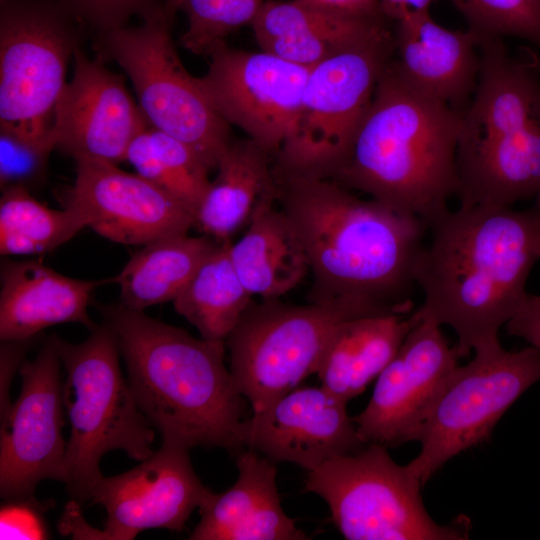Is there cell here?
<instances>
[{
  "instance_id": "1",
  "label": "cell",
  "mask_w": 540,
  "mask_h": 540,
  "mask_svg": "<svg viewBox=\"0 0 540 540\" xmlns=\"http://www.w3.org/2000/svg\"><path fill=\"white\" fill-rule=\"evenodd\" d=\"M415 269L423 293L417 321L447 325L459 357L500 344L498 332L527 295L540 260V194L532 206H459L428 229Z\"/></svg>"
},
{
  "instance_id": "2",
  "label": "cell",
  "mask_w": 540,
  "mask_h": 540,
  "mask_svg": "<svg viewBox=\"0 0 540 540\" xmlns=\"http://www.w3.org/2000/svg\"><path fill=\"white\" fill-rule=\"evenodd\" d=\"M276 204L309 263L310 302L349 300L408 314L427 227L327 178H274Z\"/></svg>"
},
{
  "instance_id": "3",
  "label": "cell",
  "mask_w": 540,
  "mask_h": 540,
  "mask_svg": "<svg viewBox=\"0 0 540 540\" xmlns=\"http://www.w3.org/2000/svg\"><path fill=\"white\" fill-rule=\"evenodd\" d=\"M462 115L411 82L392 59L350 156L332 180L418 218L428 229L458 191Z\"/></svg>"
},
{
  "instance_id": "4",
  "label": "cell",
  "mask_w": 540,
  "mask_h": 540,
  "mask_svg": "<svg viewBox=\"0 0 540 540\" xmlns=\"http://www.w3.org/2000/svg\"><path fill=\"white\" fill-rule=\"evenodd\" d=\"M100 310L136 402L162 441L237 452L245 397L224 364V342L195 338L122 303Z\"/></svg>"
},
{
  "instance_id": "5",
  "label": "cell",
  "mask_w": 540,
  "mask_h": 540,
  "mask_svg": "<svg viewBox=\"0 0 540 540\" xmlns=\"http://www.w3.org/2000/svg\"><path fill=\"white\" fill-rule=\"evenodd\" d=\"M87 339L73 344L56 336L66 377L63 404L70 424L63 479L74 501H89L103 477L100 461L109 451L122 450L142 461L152 453L155 429L140 410L123 377L117 336L104 321Z\"/></svg>"
},
{
  "instance_id": "6",
  "label": "cell",
  "mask_w": 540,
  "mask_h": 540,
  "mask_svg": "<svg viewBox=\"0 0 540 540\" xmlns=\"http://www.w3.org/2000/svg\"><path fill=\"white\" fill-rule=\"evenodd\" d=\"M394 53L391 27L311 67L295 128L275 156L274 178L332 179L341 170Z\"/></svg>"
},
{
  "instance_id": "7",
  "label": "cell",
  "mask_w": 540,
  "mask_h": 540,
  "mask_svg": "<svg viewBox=\"0 0 540 540\" xmlns=\"http://www.w3.org/2000/svg\"><path fill=\"white\" fill-rule=\"evenodd\" d=\"M372 314L398 313L342 299L305 305L251 301L226 341L230 373L253 413L315 374L327 342L342 322Z\"/></svg>"
},
{
  "instance_id": "8",
  "label": "cell",
  "mask_w": 540,
  "mask_h": 540,
  "mask_svg": "<svg viewBox=\"0 0 540 540\" xmlns=\"http://www.w3.org/2000/svg\"><path fill=\"white\" fill-rule=\"evenodd\" d=\"M142 18L138 27L100 33L99 58L125 71L149 126L184 142L216 170L232 141L229 124L181 62L170 36L173 16L158 6Z\"/></svg>"
},
{
  "instance_id": "9",
  "label": "cell",
  "mask_w": 540,
  "mask_h": 540,
  "mask_svg": "<svg viewBox=\"0 0 540 540\" xmlns=\"http://www.w3.org/2000/svg\"><path fill=\"white\" fill-rule=\"evenodd\" d=\"M420 480L388 454L368 443L308 471L304 491L328 504L337 529L348 540H462L470 521L439 525L427 512Z\"/></svg>"
},
{
  "instance_id": "10",
  "label": "cell",
  "mask_w": 540,
  "mask_h": 540,
  "mask_svg": "<svg viewBox=\"0 0 540 540\" xmlns=\"http://www.w3.org/2000/svg\"><path fill=\"white\" fill-rule=\"evenodd\" d=\"M0 131L56 148L51 135L76 49L64 7L1 0Z\"/></svg>"
},
{
  "instance_id": "11",
  "label": "cell",
  "mask_w": 540,
  "mask_h": 540,
  "mask_svg": "<svg viewBox=\"0 0 540 540\" xmlns=\"http://www.w3.org/2000/svg\"><path fill=\"white\" fill-rule=\"evenodd\" d=\"M540 380V351H507L501 344L475 351L458 366L439 393L416 441L408 469L424 485L448 460L489 439L511 405Z\"/></svg>"
},
{
  "instance_id": "12",
  "label": "cell",
  "mask_w": 540,
  "mask_h": 540,
  "mask_svg": "<svg viewBox=\"0 0 540 540\" xmlns=\"http://www.w3.org/2000/svg\"><path fill=\"white\" fill-rule=\"evenodd\" d=\"M459 206L509 207L540 194V105L513 97L472 103L462 115Z\"/></svg>"
},
{
  "instance_id": "13",
  "label": "cell",
  "mask_w": 540,
  "mask_h": 540,
  "mask_svg": "<svg viewBox=\"0 0 540 540\" xmlns=\"http://www.w3.org/2000/svg\"><path fill=\"white\" fill-rule=\"evenodd\" d=\"M61 364L56 336H51L33 360L20 365V393L1 414L0 494L5 500L34 497L46 479L62 482L67 441Z\"/></svg>"
},
{
  "instance_id": "14",
  "label": "cell",
  "mask_w": 540,
  "mask_h": 540,
  "mask_svg": "<svg viewBox=\"0 0 540 540\" xmlns=\"http://www.w3.org/2000/svg\"><path fill=\"white\" fill-rule=\"evenodd\" d=\"M209 56L200 82L214 108L276 156L295 128L311 67L225 43Z\"/></svg>"
},
{
  "instance_id": "15",
  "label": "cell",
  "mask_w": 540,
  "mask_h": 540,
  "mask_svg": "<svg viewBox=\"0 0 540 540\" xmlns=\"http://www.w3.org/2000/svg\"><path fill=\"white\" fill-rule=\"evenodd\" d=\"M458 358L441 326L416 320L377 377L366 408L353 418L361 441L386 447L416 441Z\"/></svg>"
},
{
  "instance_id": "16",
  "label": "cell",
  "mask_w": 540,
  "mask_h": 540,
  "mask_svg": "<svg viewBox=\"0 0 540 540\" xmlns=\"http://www.w3.org/2000/svg\"><path fill=\"white\" fill-rule=\"evenodd\" d=\"M196 475L189 448L162 441L136 467L102 477L90 499L104 507L102 539L131 540L148 529L181 531L192 512L212 495Z\"/></svg>"
},
{
  "instance_id": "17",
  "label": "cell",
  "mask_w": 540,
  "mask_h": 540,
  "mask_svg": "<svg viewBox=\"0 0 540 540\" xmlns=\"http://www.w3.org/2000/svg\"><path fill=\"white\" fill-rule=\"evenodd\" d=\"M74 71L56 107V148L77 160L126 161L132 141L149 124L120 75L100 58L74 51Z\"/></svg>"
},
{
  "instance_id": "18",
  "label": "cell",
  "mask_w": 540,
  "mask_h": 540,
  "mask_svg": "<svg viewBox=\"0 0 540 540\" xmlns=\"http://www.w3.org/2000/svg\"><path fill=\"white\" fill-rule=\"evenodd\" d=\"M65 204L80 209L96 233L125 245L187 234L195 225V213L180 200L139 174L104 161H76Z\"/></svg>"
},
{
  "instance_id": "19",
  "label": "cell",
  "mask_w": 540,
  "mask_h": 540,
  "mask_svg": "<svg viewBox=\"0 0 540 540\" xmlns=\"http://www.w3.org/2000/svg\"><path fill=\"white\" fill-rule=\"evenodd\" d=\"M346 404L322 385L296 387L242 420L239 450L251 449L274 463H293L307 472L334 457L355 453L367 444Z\"/></svg>"
},
{
  "instance_id": "20",
  "label": "cell",
  "mask_w": 540,
  "mask_h": 540,
  "mask_svg": "<svg viewBox=\"0 0 540 540\" xmlns=\"http://www.w3.org/2000/svg\"><path fill=\"white\" fill-rule=\"evenodd\" d=\"M394 21L395 59L415 85L464 112L478 80V37L471 30H450L437 24L429 10L400 8Z\"/></svg>"
},
{
  "instance_id": "21",
  "label": "cell",
  "mask_w": 540,
  "mask_h": 540,
  "mask_svg": "<svg viewBox=\"0 0 540 540\" xmlns=\"http://www.w3.org/2000/svg\"><path fill=\"white\" fill-rule=\"evenodd\" d=\"M238 477L226 491L212 493L198 509L193 540H304L307 534L282 509L275 463L251 450L236 454Z\"/></svg>"
},
{
  "instance_id": "22",
  "label": "cell",
  "mask_w": 540,
  "mask_h": 540,
  "mask_svg": "<svg viewBox=\"0 0 540 540\" xmlns=\"http://www.w3.org/2000/svg\"><path fill=\"white\" fill-rule=\"evenodd\" d=\"M108 280L67 277L36 260L1 264L0 339H32L43 329L62 323L96 325L87 307L93 291Z\"/></svg>"
},
{
  "instance_id": "23",
  "label": "cell",
  "mask_w": 540,
  "mask_h": 540,
  "mask_svg": "<svg viewBox=\"0 0 540 540\" xmlns=\"http://www.w3.org/2000/svg\"><path fill=\"white\" fill-rule=\"evenodd\" d=\"M388 16L356 17L291 1H264L251 23L261 50L313 67L392 27Z\"/></svg>"
},
{
  "instance_id": "24",
  "label": "cell",
  "mask_w": 540,
  "mask_h": 540,
  "mask_svg": "<svg viewBox=\"0 0 540 540\" xmlns=\"http://www.w3.org/2000/svg\"><path fill=\"white\" fill-rule=\"evenodd\" d=\"M416 320L412 315L372 314L342 322L327 342L315 374L345 402L361 394L398 352Z\"/></svg>"
},
{
  "instance_id": "25",
  "label": "cell",
  "mask_w": 540,
  "mask_h": 540,
  "mask_svg": "<svg viewBox=\"0 0 540 540\" xmlns=\"http://www.w3.org/2000/svg\"><path fill=\"white\" fill-rule=\"evenodd\" d=\"M270 157L262 145L249 137L232 140L196 211L194 226L218 242L229 241L249 223L259 205L276 201Z\"/></svg>"
},
{
  "instance_id": "26",
  "label": "cell",
  "mask_w": 540,
  "mask_h": 540,
  "mask_svg": "<svg viewBox=\"0 0 540 540\" xmlns=\"http://www.w3.org/2000/svg\"><path fill=\"white\" fill-rule=\"evenodd\" d=\"M230 257L245 288L262 299L284 295L309 271L303 246L275 200L255 210L245 234L230 244Z\"/></svg>"
},
{
  "instance_id": "27",
  "label": "cell",
  "mask_w": 540,
  "mask_h": 540,
  "mask_svg": "<svg viewBox=\"0 0 540 540\" xmlns=\"http://www.w3.org/2000/svg\"><path fill=\"white\" fill-rule=\"evenodd\" d=\"M219 243L206 235L187 233L143 245L113 278L120 288L121 303L143 311L173 302Z\"/></svg>"
},
{
  "instance_id": "28",
  "label": "cell",
  "mask_w": 540,
  "mask_h": 540,
  "mask_svg": "<svg viewBox=\"0 0 540 540\" xmlns=\"http://www.w3.org/2000/svg\"><path fill=\"white\" fill-rule=\"evenodd\" d=\"M230 241L220 242L204 260L173 305L210 341H225L252 301L230 257Z\"/></svg>"
},
{
  "instance_id": "29",
  "label": "cell",
  "mask_w": 540,
  "mask_h": 540,
  "mask_svg": "<svg viewBox=\"0 0 540 540\" xmlns=\"http://www.w3.org/2000/svg\"><path fill=\"white\" fill-rule=\"evenodd\" d=\"M88 226L84 213L65 204L57 210L37 201L24 186L2 189L1 255H32L54 250Z\"/></svg>"
},
{
  "instance_id": "30",
  "label": "cell",
  "mask_w": 540,
  "mask_h": 540,
  "mask_svg": "<svg viewBox=\"0 0 540 540\" xmlns=\"http://www.w3.org/2000/svg\"><path fill=\"white\" fill-rule=\"evenodd\" d=\"M126 161L196 214L211 180L210 169L191 147L148 126L130 144Z\"/></svg>"
},
{
  "instance_id": "31",
  "label": "cell",
  "mask_w": 540,
  "mask_h": 540,
  "mask_svg": "<svg viewBox=\"0 0 540 540\" xmlns=\"http://www.w3.org/2000/svg\"><path fill=\"white\" fill-rule=\"evenodd\" d=\"M264 0H183L187 29L181 45L195 54L210 55L237 28L251 24Z\"/></svg>"
},
{
  "instance_id": "32",
  "label": "cell",
  "mask_w": 540,
  "mask_h": 540,
  "mask_svg": "<svg viewBox=\"0 0 540 540\" xmlns=\"http://www.w3.org/2000/svg\"><path fill=\"white\" fill-rule=\"evenodd\" d=\"M450 1L478 39L516 37L540 47V0Z\"/></svg>"
},
{
  "instance_id": "33",
  "label": "cell",
  "mask_w": 540,
  "mask_h": 540,
  "mask_svg": "<svg viewBox=\"0 0 540 540\" xmlns=\"http://www.w3.org/2000/svg\"><path fill=\"white\" fill-rule=\"evenodd\" d=\"M54 148L0 131V186L29 187L41 178ZM29 189V188H28Z\"/></svg>"
},
{
  "instance_id": "34",
  "label": "cell",
  "mask_w": 540,
  "mask_h": 540,
  "mask_svg": "<svg viewBox=\"0 0 540 540\" xmlns=\"http://www.w3.org/2000/svg\"><path fill=\"white\" fill-rule=\"evenodd\" d=\"M69 14L100 33L124 26L133 15L145 16L158 7L154 0H60Z\"/></svg>"
},
{
  "instance_id": "35",
  "label": "cell",
  "mask_w": 540,
  "mask_h": 540,
  "mask_svg": "<svg viewBox=\"0 0 540 540\" xmlns=\"http://www.w3.org/2000/svg\"><path fill=\"white\" fill-rule=\"evenodd\" d=\"M0 513L1 539H47L44 506L35 497L6 500Z\"/></svg>"
},
{
  "instance_id": "36",
  "label": "cell",
  "mask_w": 540,
  "mask_h": 540,
  "mask_svg": "<svg viewBox=\"0 0 540 540\" xmlns=\"http://www.w3.org/2000/svg\"><path fill=\"white\" fill-rule=\"evenodd\" d=\"M506 328L510 335L524 339L540 351V295L527 293Z\"/></svg>"
},
{
  "instance_id": "37",
  "label": "cell",
  "mask_w": 540,
  "mask_h": 540,
  "mask_svg": "<svg viewBox=\"0 0 540 540\" xmlns=\"http://www.w3.org/2000/svg\"><path fill=\"white\" fill-rule=\"evenodd\" d=\"M302 4L327 10L337 14L356 17L387 16L381 0H296Z\"/></svg>"
},
{
  "instance_id": "38",
  "label": "cell",
  "mask_w": 540,
  "mask_h": 540,
  "mask_svg": "<svg viewBox=\"0 0 540 540\" xmlns=\"http://www.w3.org/2000/svg\"><path fill=\"white\" fill-rule=\"evenodd\" d=\"M31 339L1 341V414L10 406L8 387L15 369L23 359Z\"/></svg>"
},
{
  "instance_id": "39",
  "label": "cell",
  "mask_w": 540,
  "mask_h": 540,
  "mask_svg": "<svg viewBox=\"0 0 540 540\" xmlns=\"http://www.w3.org/2000/svg\"><path fill=\"white\" fill-rule=\"evenodd\" d=\"M434 0H381L382 9L388 16L394 10L409 8L412 10H429Z\"/></svg>"
},
{
  "instance_id": "40",
  "label": "cell",
  "mask_w": 540,
  "mask_h": 540,
  "mask_svg": "<svg viewBox=\"0 0 540 540\" xmlns=\"http://www.w3.org/2000/svg\"><path fill=\"white\" fill-rule=\"evenodd\" d=\"M182 1L183 0H166L165 5H164L165 10L167 11L169 15L173 16L174 13L178 9H180Z\"/></svg>"
},
{
  "instance_id": "41",
  "label": "cell",
  "mask_w": 540,
  "mask_h": 540,
  "mask_svg": "<svg viewBox=\"0 0 540 540\" xmlns=\"http://www.w3.org/2000/svg\"><path fill=\"white\" fill-rule=\"evenodd\" d=\"M536 67H537L538 73L540 75V56L539 55H537V57H536Z\"/></svg>"
}]
</instances>
